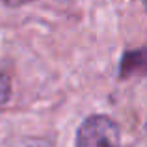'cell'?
<instances>
[{"label":"cell","mask_w":147,"mask_h":147,"mask_svg":"<svg viewBox=\"0 0 147 147\" xmlns=\"http://www.w3.org/2000/svg\"><path fill=\"white\" fill-rule=\"evenodd\" d=\"M76 147H121L117 123L108 115H91L76 130Z\"/></svg>","instance_id":"obj_1"},{"label":"cell","mask_w":147,"mask_h":147,"mask_svg":"<svg viewBox=\"0 0 147 147\" xmlns=\"http://www.w3.org/2000/svg\"><path fill=\"white\" fill-rule=\"evenodd\" d=\"M11 95V80H9V75H7L4 69H0V104L7 102Z\"/></svg>","instance_id":"obj_2"},{"label":"cell","mask_w":147,"mask_h":147,"mask_svg":"<svg viewBox=\"0 0 147 147\" xmlns=\"http://www.w3.org/2000/svg\"><path fill=\"white\" fill-rule=\"evenodd\" d=\"M6 6H9V7H17V6H24V4H30V2H34V0H2Z\"/></svg>","instance_id":"obj_3"},{"label":"cell","mask_w":147,"mask_h":147,"mask_svg":"<svg viewBox=\"0 0 147 147\" xmlns=\"http://www.w3.org/2000/svg\"><path fill=\"white\" fill-rule=\"evenodd\" d=\"M144 6H145V9H147V0H144Z\"/></svg>","instance_id":"obj_4"},{"label":"cell","mask_w":147,"mask_h":147,"mask_svg":"<svg viewBox=\"0 0 147 147\" xmlns=\"http://www.w3.org/2000/svg\"><path fill=\"white\" fill-rule=\"evenodd\" d=\"M145 130H147V125H145Z\"/></svg>","instance_id":"obj_5"}]
</instances>
